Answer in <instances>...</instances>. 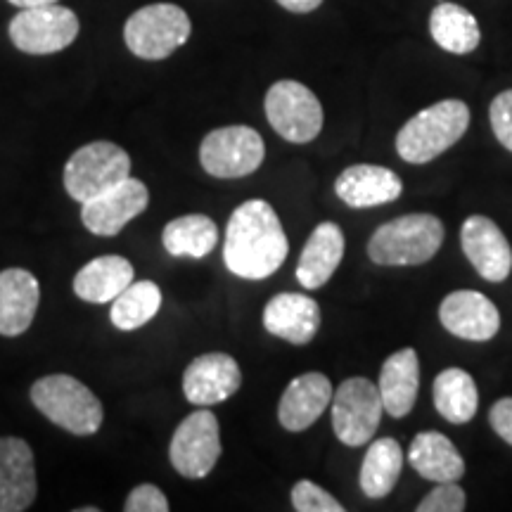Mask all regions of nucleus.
<instances>
[{"instance_id":"a211bd4d","label":"nucleus","mask_w":512,"mask_h":512,"mask_svg":"<svg viewBox=\"0 0 512 512\" xmlns=\"http://www.w3.org/2000/svg\"><path fill=\"white\" fill-rule=\"evenodd\" d=\"M41 304V285L27 268L0 271V335L19 337L34 323Z\"/></svg>"},{"instance_id":"6ab92c4d","label":"nucleus","mask_w":512,"mask_h":512,"mask_svg":"<svg viewBox=\"0 0 512 512\" xmlns=\"http://www.w3.org/2000/svg\"><path fill=\"white\" fill-rule=\"evenodd\" d=\"M330 380L320 373H306L294 377L280 396L278 420L287 432H304L316 422L332 403Z\"/></svg>"},{"instance_id":"4468645a","label":"nucleus","mask_w":512,"mask_h":512,"mask_svg":"<svg viewBox=\"0 0 512 512\" xmlns=\"http://www.w3.org/2000/svg\"><path fill=\"white\" fill-rule=\"evenodd\" d=\"M460 245L477 273L489 283H503L512 271V249L503 230L486 216H470L460 228Z\"/></svg>"},{"instance_id":"f8f14e48","label":"nucleus","mask_w":512,"mask_h":512,"mask_svg":"<svg viewBox=\"0 0 512 512\" xmlns=\"http://www.w3.org/2000/svg\"><path fill=\"white\" fill-rule=\"evenodd\" d=\"M150 204V190L138 178H124L114 188L81 202V221L98 238H114L126 223L143 214Z\"/></svg>"},{"instance_id":"f03ea898","label":"nucleus","mask_w":512,"mask_h":512,"mask_svg":"<svg viewBox=\"0 0 512 512\" xmlns=\"http://www.w3.org/2000/svg\"><path fill=\"white\" fill-rule=\"evenodd\" d=\"M470 107L463 100H441L408 119L396 136V152L408 164H427L465 136Z\"/></svg>"},{"instance_id":"c756f323","label":"nucleus","mask_w":512,"mask_h":512,"mask_svg":"<svg viewBox=\"0 0 512 512\" xmlns=\"http://www.w3.org/2000/svg\"><path fill=\"white\" fill-rule=\"evenodd\" d=\"M292 508L297 512H344V505L335 496L309 479L292 486Z\"/></svg>"},{"instance_id":"a878e982","label":"nucleus","mask_w":512,"mask_h":512,"mask_svg":"<svg viewBox=\"0 0 512 512\" xmlns=\"http://www.w3.org/2000/svg\"><path fill=\"white\" fill-rule=\"evenodd\" d=\"M434 406L439 415L453 425H465L477 415L479 392L470 373L460 368L441 370L432 389Z\"/></svg>"},{"instance_id":"393cba45","label":"nucleus","mask_w":512,"mask_h":512,"mask_svg":"<svg viewBox=\"0 0 512 512\" xmlns=\"http://www.w3.org/2000/svg\"><path fill=\"white\" fill-rule=\"evenodd\" d=\"M430 34L439 48L453 55L472 53L482 41L479 22L470 10L458 3L441 0L430 15Z\"/></svg>"},{"instance_id":"f3484780","label":"nucleus","mask_w":512,"mask_h":512,"mask_svg":"<svg viewBox=\"0 0 512 512\" xmlns=\"http://www.w3.org/2000/svg\"><path fill=\"white\" fill-rule=\"evenodd\" d=\"M264 328L294 347H304L320 330V306L306 294L280 292L266 304Z\"/></svg>"},{"instance_id":"dca6fc26","label":"nucleus","mask_w":512,"mask_h":512,"mask_svg":"<svg viewBox=\"0 0 512 512\" xmlns=\"http://www.w3.org/2000/svg\"><path fill=\"white\" fill-rule=\"evenodd\" d=\"M441 325L460 339L489 342L501 328V313L482 292L460 290L451 292L439 306Z\"/></svg>"},{"instance_id":"72a5a7b5","label":"nucleus","mask_w":512,"mask_h":512,"mask_svg":"<svg viewBox=\"0 0 512 512\" xmlns=\"http://www.w3.org/2000/svg\"><path fill=\"white\" fill-rule=\"evenodd\" d=\"M489 422L498 437H501L505 444L512 446V396L496 401L494 406H491Z\"/></svg>"},{"instance_id":"ddd939ff","label":"nucleus","mask_w":512,"mask_h":512,"mask_svg":"<svg viewBox=\"0 0 512 512\" xmlns=\"http://www.w3.org/2000/svg\"><path fill=\"white\" fill-rule=\"evenodd\" d=\"M36 460L24 439L0 437V512H24L36 503Z\"/></svg>"},{"instance_id":"5701e85b","label":"nucleus","mask_w":512,"mask_h":512,"mask_svg":"<svg viewBox=\"0 0 512 512\" xmlns=\"http://www.w3.org/2000/svg\"><path fill=\"white\" fill-rule=\"evenodd\" d=\"M133 275V264L126 256H98L74 275V294L88 304H110L133 283Z\"/></svg>"},{"instance_id":"f704fd0d","label":"nucleus","mask_w":512,"mask_h":512,"mask_svg":"<svg viewBox=\"0 0 512 512\" xmlns=\"http://www.w3.org/2000/svg\"><path fill=\"white\" fill-rule=\"evenodd\" d=\"M275 3L283 5L287 12H294V15H309V12L323 5V0H275Z\"/></svg>"},{"instance_id":"4be33fe9","label":"nucleus","mask_w":512,"mask_h":512,"mask_svg":"<svg viewBox=\"0 0 512 512\" xmlns=\"http://www.w3.org/2000/svg\"><path fill=\"white\" fill-rule=\"evenodd\" d=\"M377 389H380L384 411L392 418H403V415L411 413L420 392L418 351L411 347L394 351L384 361Z\"/></svg>"},{"instance_id":"7c9ffc66","label":"nucleus","mask_w":512,"mask_h":512,"mask_svg":"<svg viewBox=\"0 0 512 512\" xmlns=\"http://www.w3.org/2000/svg\"><path fill=\"white\" fill-rule=\"evenodd\" d=\"M465 491L456 482H441L418 503V512H463Z\"/></svg>"},{"instance_id":"2eb2a0df","label":"nucleus","mask_w":512,"mask_h":512,"mask_svg":"<svg viewBox=\"0 0 512 512\" xmlns=\"http://www.w3.org/2000/svg\"><path fill=\"white\" fill-rule=\"evenodd\" d=\"M240 384V366L228 354L197 356L183 373V394L195 406H216L228 401Z\"/></svg>"},{"instance_id":"b1692460","label":"nucleus","mask_w":512,"mask_h":512,"mask_svg":"<svg viewBox=\"0 0 512 512\" xmlns=\"http://www.w3.org/2000/svg\"><path fill=\"white\" fill-rule=\"evenodd\" d=\"M408 460L420 477L430 482H458L465 475V460L453 441L441 432H420L408 448Z\"/></svg>"},{"instance_id":"c9c22d12","label":"nucleus","mask_w":512,"mask_h":512,"mask_svg":"<svg viewBox=\"0 0 512 512\" xmlns=\"http://www.w3.org/2000/svg\"><path fill=\"white\" fill-rule=\"evenodd\" d=\"M10 5H15V8L24 10V8H41V5H55L60 3V0H8Z\"/></svg>"},{"instance_id":"6e6552de","label":"nucleus","mask_w":512,"mask_h":512,"mask_svg":"<svg viewBox=\"0 0 512 512\" xmlns=\"http://www.w3.org/2000/svg\"><path fill=\"white\" fill-rule=\"evenodd\" d=\"M79 17L64 5L24 8L10 19V41L19 53L55 55L69 48L79 36Z\"/></svg>"},{"instance_id":"cd10ccee","label":"nucleus","mask_w":512,"mask_h":512,"mask_svg":"<svg viewBox=\"0 0 512 512\" xmlns=\"http://www.w3.org/2000/svg\"><path fill=\"white\" fill-rule=\"evenodd\" d=\"M403 470V451L396 439H377L373 446L368 448L366 458H363L361 482L363 494L368 498H384L392 494V489L399 482Z\"/></svg>"},{"instance_id":"2f4dec72","label":"nucleus","mask_w":512,"mask_h":512,"mask_svg":"<svg viewBox=\"0 0 512 512\" xmlns=\"http://www.w3.org/2000/svg\"><path fill=\"white\" fill-rule=\"evenodd\" d=\"M489 119L498 143L512 152V88L496 95L489 107Z\"/></svg>"},{"instance_id":"c85d7f7f","label":"nucleus","mask_w":512,"mask_h":512,"mask_svg":"<svg viewBox=\"0 0 512 512\" xmlns=\"http://www.w3.org/2000/svg\"><path fill=\"white\" fill-rule=\"evenodd\" d=\"M162 309V290L152 280L131 283L112 302L110 320L121 332H133L150 323Z\"/></svg>"},{"instance_id":"39448f33","label":"nucleus","mask_w":512,"mask_h":512,"mask_svg":"<svg viewBox=\"0 0 512 512\" xmlns=\"http://www.w3.org/2000/svg\"><path fill=\"white\" fill-rule=\"evenodd\" d=\"M192 22L181 5L152 3L133 12L124 24L126 48L140 60H166L188 43Z\"/></svg>"},{"instance_id":"7ed1b4c3","label":"nucleus","mask_w":512,"mask_h":512,"mask_svg":"<svg viewBox=\"0 0 512 512\" xmlns=\"http://www.w3.org/2000/svg\"><path fill=\"white\" fill-rule=\"evenodd\" d=\"M31 403L53 425L72 432L76 437H88L102 427V403L93 389L72 375H46L31 384Z\"/></svg>"},{"instance_id":"bb28decb","label":"nucleus","mask_w":512,"mask_h":512,"mask_svg":"<svg viewBox=\"0 0 512 512\" xmlns=\"http://www.w3.org/2000/svg\"><path fill=\"white\" fill-rule=\"evenodd\" d=\"M219 242V226L204 214L178 216L166 223L162 245L176 259H204Z\"/></svg>"},{"instance_id":"aec40b11","label":"nucleus","mask_w":512,"mask_h":512,"mask_svg":"<svg viewBox=\"0 0 512 512\" xmlns=\"http://www.w3.org/2000/svg\"><path fill=\"white\" fill-rule=\"evenodd\" d=\"M335 192L339 200L349 204L351 209H368L399 200L403 183L392 169L375 164H356L339 174Z\"/></svg>"},{"instance_id":"1a4fd4ad","label":"nucleus","mask_w":512,"mask_h":512,"mask_svg":"<svg viewBox=\"0 0 512 512\" xmlns=\"http://www.w3.org/2000/svg\"><path fill=\"white\" fill-rule=\"evenodd\" d=\"M384 403L366 377H349L332 394V430L344 446H366L380 427Z\"/></svg>"},{"instance_id":"9b49d317","label":"nucleus","mask_w":512,"mask_h":512,"mask_svg":"<svg viewBox=\"0 0 512 512\" xmlns=\"http://www.w3.org/2000/svg\"><path fill=\"white\" fill-rule=\"evenodd\" d=\"M169 458L174 470L185 479H204L211 475L221 458V432L219 420L209 411V406L190 413L176 427Z\"/></svg>"},{"instance_id":"9d476101","label":"nucleus","mask_w":512,"mask_h":512,"mask_svg":"<svg viewBox=\"0 0 512 512\" xmlns=\"http://www.w3.org/2000/svg\"><path fill=\"white\" fill-rule=\"evenodd\" d=\"M266 157L264 138L249 126H223L211 131L200 145V164L214 178H245Z\"/></svg>"},{"instance_id":"20e7f679","label":"nucleus","mask_w":512,"mask_h":512,"mask_svg":"<svg viewBox=\"0 0 512 512\" xmlns=\"http://www.w3.org/2000/svg\"><path fill=\"white\" fill-rule=\"evenodd\" d=\"M444 245V226L432 214H406L387 221L368 242V256L380 266L427 264Z\"/></svg>"},{"instance_id":"412c9836","label":"nucleus","mask_w":512,"mask_h":512,"mask_svg":"<svg viewBox=\"0 0 512 512\" xmlns=\"http://www.w3.org/2000/svg\"><path fill=\"white\" fill-rule=\"evenodd\" d=\"M344 256V233L337 223L325 221L313 228L297 264V280L306 290H318L335 275Z\"/></svg>"},{"instance_id":"423d86ee","label":"nucleus","mask_w":512,"mask_h":512,"mask_svg":"<svg viewBox=\"0 0 512 512\" xmlns=\"http://www.w3.org/2000/svg\"><path fill=\"white\" fill-rule=\"evenodd\" d=\"M131 176V157L110 140L79 147L64 166V190L76 202H86Z\"/></svg>"},{"instance_id":"f257e3e1","label":"nucleus","mask_w":512,"mask_h":512,"mask_svg":"<svg viewBox=\"0 0 512 512\" xmlns=\"http://www.w3.org/2000/svg\"><path fill=\"white\" fill-rule=\"evenodd\" d=\"M290 242L275 209L266 200H247L233 211L226 226L223 261L233 275L266 280L285 264Z\"/></svg>"},{"instance_id":"0eeeda50","label":"nucleus","mask_w":512,"mask_h":512,"mask_svg":"<svg viewBox=\"0 0 512 512\" xmlns=\"http://www.w3.org/2000/svg\"><path fill=\"white\" fill-rule=\"evenodd\" d=\"M264 107L268 124L287 143H311L323 131V105H320L316 93L304 83L292 79L275 81L268 88Z\"/></svg>"},{"instance_id":"473e14b6","label":"nucleus","mask_w":512,"mask_h":512,"mask_svg":"<svg viewBox=\"0 0 512 512\" xmlns=\"http://www.w3.org/2000/svg\"><path fill=\"white\" fill-rule=\"evenodd\" d=\"M169 508V498L155 484H138L124 503L126 512H169Z\"/></svg>"}]
</instances>
